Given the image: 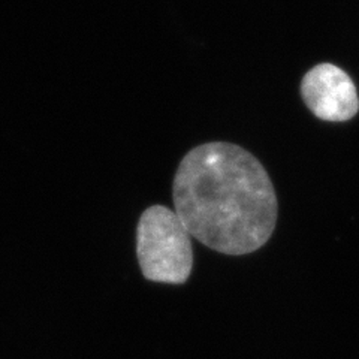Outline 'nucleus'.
<instances>
[{"label": "nucleus", "instance_id": "obj_1", "mask_svg": "<svg viewBox=\"0 0 359 359\" xmlns=\"http://www.w3.org/2000/svg\"><path fill=\"white\" fill-rule=\"evenodd\" d=\"M174 211L190 237L222 255L259 250L277 223V196L264 165L240 145L207 142L180 162Z\"/></svg>", "mask_w": 359, "mask_h": 359}, {"label": "nucleus", "instance_id": "obj_2", "mask_svg": "<svg viewBox=\"0 0 359 359\" xmlns=\"http://www.w3.org/2000/svg\"><path fill=\"white\" fill-rule=\"evenodd\" d=\"M137 257L149 282H187L194 269L192 237L174 210L161 204L144 210L137 224Z\"/></svg>", "mask_w": 359, "mask_h": 359}, {"label": "nucleus", "instance_id": "obj_3", "mask_svg": "<svg viewBox=\"0 0 359 359\" xmlns=\"http://www.w3.org/2000/svg\"><path fill=\"white\" fill-rule=\"evenodd\" d=\"M301 96L313 114L325 121L351 120L359 109L352 78L332 63L311 67L301 81Z\"/></svg>", "mask_w": 359, "mask_h": 359}]
</instances>
